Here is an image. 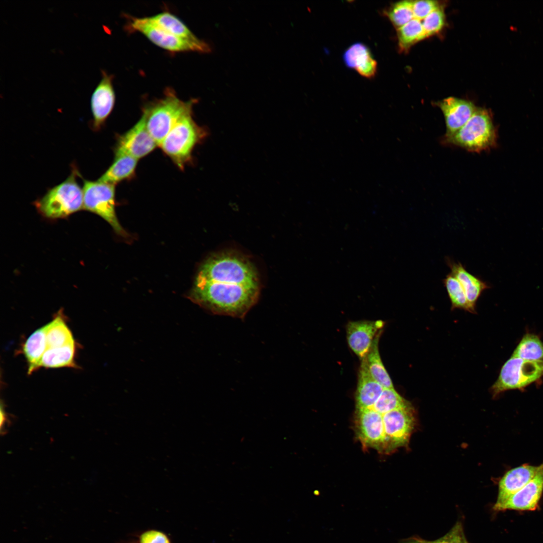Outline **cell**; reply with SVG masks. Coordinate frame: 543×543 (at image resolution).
I'll use <instances>...</instances> for the list:
<instances>
[{
    "label": "cell",
    "instance_id": "9c48e42d",
    "mask_svg": "<svg viewBox=\"0 0 543 543\" xmlns=\"http://www.w3.org/2000/svg\"><path fill=\"white\" fill-rule=\"evenodd\" d=\"M385 430L384 452L407 446L416 424L414 407L408 401L405 404L383 415Z\"/></svg>",
    "mask_w": 543,
    "mask_h": 543
},
{
    "label": "cell",
    "instance_id": "ac0fdd59",
    "mask_svg": "<svg viewBox=\"0 0 543 543\" xmlns=\"http://www.w3.org/2000/svg\"><path fill=\"white\" fill-rule=\"evenodd\" d=\"M446 262L450 272L459 281L465 291L470 305L476 311V303L482 293L490 288L488 283L469 272L461 262H455L448 257Z\"/></svg>",
    "mask_w": 543,
    "mask_h": 543
},
{
    "label": "cell",
    "instance_id": "5b68a950",
    "mask_svg": "<svg viewBox=\"0 0 543 543\" xmlns=\"http://www.w3.org/2000/svg\"><path fill=\"white\" fill-rule=\"evenodd\" d=\"M192 112L189 111L179 119L159 145L180 169L191 161L195 147L207 133L194 120Z\"/></svg>",
    "mask_w": 543,
    "mask_h": 543
},
{
    "label": "cell",
    "instance_id": "7402d4cb",
    "mask_svg": "<svg viewBox=\"0 0 543 543\" xmlns=\"http://www.w3.org/2000/svg\"><path fill=\"white\" fill-rule=\"evenodd\" d=\"M138 160L129 155L115 156L112 164L98 180L116 185L121 181L132 178L135 174Z\"/></svg>",
    "mask_w": 543,
    "mask_h": 543
},
{
    "label": "cell",
    "instance_id": "e0dca14e",
    "mask_svg": "<svg viewBox=\"0 0 543 543\" xmlns=\"http://www.w3.org/2000/svg\"><path fill=\"white\" fill-rule=\"evenodd\" d=\"M538 466L524 464L507 471L499 482L497 499L493 508H498L513 494L527 484L536 475Z\"/></svg>",
    "mask_w": 543,
    "mask_h": 543
},
{
    "label": "cell",
    "instance_id": "4fadbf2b",
    "mask_svg": "<svg viewBox=\"0 0 543 543\" xmlns=\"http://www.w3.org/2000/svg\"><path fill=\"white\" fill-rule=\"evenodd\" d=\"M101 72V79L90 98L92 128L96 131L100 130L104 125L114 109L116 101L113 75L104 70Z\"/></svg>",
    "mask_w": 543,
    "mask_h": 543
},
{
    "label": "cell",
    "instance_id": "e575fe53",
    "mask_svg": "<svg viewBox=\"0 0 543 543\" xmlns=\"http://www.w3.org/2000/svg\"><path fill=\"white\" fill-rule=\"evenodd\" d=\"M139 543H172L168 535L156 529H148L136 535Z\"/></svg>",
    "mask_w": 543,
    "mask_h": 543
},
{
    "label": "cell",
    "instance_id": "2e32d148",
    "mask_svg": "<svg viewBox=\"0 0 543 543\" xmlns=\"http://www.w3.org/2000/svg\"><path fill=\"white\" fill-rule=\"evenodd\" d=\"M437 105L443 113L446 126L444 137H448L459 130L473 114L476 106L467 100L450 97L438 102Z\"/></svg>",
    "mask_w": 543,
    "mask_h": 543
},
{
    "label": "cell",
    "instance_id": "8fae6325",
    "mask_svg": "<svg viewBox=\"0 0 543 543\" xmlns=\"http://www.w3.org/2000/svg\"><path fill=\"white\" fill-rule=\"evenodd\" d=\"M158 145L149 133L143 114L127 132L118 136L114 148L115 156L126 155L137 159L151 153Z\"/></svg>",
    "mask_w": 543,
    "mask_h": 543
},
{
    "label": "cell",
    "instance_id": "484cf974",
    "mask_svg": "<svg viewBox=\"0 0 543 543\" xmlns=\"http://www.w3.org/2000/svg\"><path fill=\"white\" fill-rule=\"evenodd\" d=\"M45 326L47 349L75 342L72 332L64 320L61 310Z\"/></svg>",
    "mask_w": 543,
    "mask_h": 543
},
{
    "label": "cell",
    "instance_id": "52a82bcc",
    "mask_svg": "<svg viewBox=\"0 0 543 543\" xmlns=\"http://www.w3.org/2000/svg\"><path fill=\"white\" fill-rule=\"evenodd\" d=\"M83 209L95 213L106 220L116 233L126 236L127 233L117 219L115 211V185L99 180L83 179Z\"/></svg>",
    "mask_w": 543,
    "mask_h": 543
},
{
    "label": "cell",
    "instance_id": "ffe728a7",
    "mask_svg": "<svg viewBox=\"0 0 543 543\" xmlns=\"http://www.w3.org/2000/svg\"><path fill=\"white\" fill-rule=\"evenodd\" d=\"M384 388L371 376L365 358L362 359L355 392L356 409H371L381 395Z\"/></svg>",
    "mask_w": 543,
    "mask_h": 543
},
{
    "label": "cell",
    "instance_id": "83f0119b",
    "mask_svg": "<svg viewBox=\"0 0 543 543\" xmlns=\"http://www.w3.org/2000/svg\"><path fill=\"white\" fill-rule=\"evenodd\" d=\"M451 302V310L460 309L470 313H476L469 304L465 291L459 281L451 273L442 280Z\"/></svg>",
    "mask_w": 543,
    "mask_h": 543
},
{
    "label": "cell",
    "instance_id": "4dcf8cb0",
    "mask_svg": "<svg viewBox=\"0 0 543 543\" xmlns=\"http://www.w3.org/2000/svg\"><path fill=\"white\" fill-rule=\"evenodd\" d=\"M408 402L394 388H384L372 409L383 415L404 405Z\"/></svg>",
    "mask_w": 543,
    "mask_h": 543
},
{
    "label": "cell",
    "instance_id": "3957f363",
    "mask_svg": "<svg viewBox=\"0 0 543 543\" xmlns=\"http://www.w3.org/2000/svg\"><path fill=\"white\" fill-rule=\"evenodd\" d=\"M79 174L73 167L72 172L62 183L49 189L46 194L34 202L38 212L48 219L65 218L83 207V194L76 176Z\"/></svg>",
    "mask_w": 543,
    "mask_h": 543
},
{
    "label": "cell",
    "instance_id": "7c38bea8",
    "mask_svg": "<svg viewBox=\"0 0 543 543\" xmlns=\"http://www.w3.org/2000/svg\"><path fill=\"white\" fill-rule=\"evenodd\" d=\"M355 427L364 446L384 451L385 435L382 414L372 408L356 409Z\"/></svg>",
    "mask_w": 543,
    "mask_h": 543
},
{
    "label": "cell",
    "instance_id": "d4e9b609",
    "mask_svg": "<svg viewBox=\"0 0 543 543\" xmlns=\"http://www.w3.org/2000/svg\"><path fill=\"white\" fill-rule=\"evenodd\" d=\"M382 330L376 336L370 349L364 358L367 369L372 378L383 388H394L392 381L385 369L379 350V341Z\"/></svg>",
    "mask_w": 543,
    "mask_h": 543
},
{
    "label": "cell",
    "instance_id": "f546056e",
    "mask_svg": "<svg viewBox=\"0 0 543 543\" xmlns=\"http://www.w3.org/2000/svg\"><path fill=\"white\" fill-rule=\"evenodd\" d=\"M386 16L397 29L414 19L412 1L398 2L385 12Z\"/></svg>",
    "mask_w": 543,
    "mask_h": 543
},
{
    "label": "cell",
    "instance_id": "ba28073f",
    "mask_svg": "<svg viewBox=\"0 0 543 543\" xmlns=\"http://www.w3.org/2000/svg\"><path fill=\"white\" fill-rule=\"evenodd\" d=\"M542 376L543 360L529 361L511 356L502 367L490 391L494 398L507 390L523 389Z\"/></svg>",
    "mask_w": 543,
    "mask_h": 543
},
{
    "label": "cell",
    "instance_id": "603a6c76",
    "mask_svg": "<svg viewBox=\"0 0 543 543\" xmlns=\"http://www.w3.org/2000/svg\"><path fill=\"white\" fill-rule=\"evenodd\" d=\"M145 18L149 22L177 37L192 42L201 41L180 19L169 12H163Z\"/></svg>",
    "mask_w": 543,
    "mask_h": 543
},
{
    "label": "cell",
    "instance_id": "5bb4252c",
    "mask_svg": "<svg viewBox=\"0 0 543 543\" xmlns=\"http://www.w3.org/2000/svg\"><path fill=\"white\" fill-rule=\"evenodd\" d=\"M384 326V322L382 320H361L347 323V342L359 358L362 359L366 356L374 338Z\"/></svg>",
    "mask_w": 543,
    "mask_h": 543
},
{
    "label": "cell",
    "instance_id": "44dd1931",
    "mask_svg": "<svg viewBox=\"0 0 543 543\" xmlns=\"http://www.w3.org/2000/svg\"><path fill=\"white\" fill-rule=\"evenodd\" d=\"M45 325L35 330L22 346L28 363V373L30 375L40 368L41 359L47 349Z\"/></svg>",
    "mask_w": 543,
    "mask_h": 543
},
{
    "label": "cell",
    "instance_id": "d6a6232c",
    "mask_svg": "<svg viewBox=\"0 0 543 543\" xmlns=\"http://www.w3.org/2000/svg\"><path fill=\"white\" fill-rule=\"evenodd\" d=\"M445 14L439 6L426 16L422 22L425 39L439 33L445 24Z\"/></svg>",
    "mask_w": 543,
    "mask_h": 543
},
{
    "label": "cell",
    "instance_id": "1f68e13d",
    "mask_svg": "<svg viewBox=\"0 0 543 543\" xmlns=\"http://www.w3.org/2000/svg\"><path fill=\"white\" fill-rule=\"evenodd\" d=\"M399 543H469L465 537L461 522H458L444 536L434 540H427L418 536L401 540Z\"/></svg>",
    "mask_w": 543,
    "mask_h": 543
},
{
    "label": "cell",
    "instance_id": "d6986e66",
    "mask_svg": "<svg viewBox=\"0 0 543 543\" xmlns=\"http://www.w3.org/2000/svg\"><path fill=\"white\" fill-rule=\"evenodd\" d=\"M343 59L347 67L355 69L362 76L372 78L377 73V62L369 48L361 43L350 46L344 53Z\"/></svg>",
    "mask_w": 543,
    "mask_h": 543
},
{
    "label": "cell",
    "instance_id": "30bf717a",
    "mask_svg": "<svg viewBox=\"0 0 543 543\" xmlns=\"http://www.w3.org/2000/svg\"><path fill=\"white\" fill-rule=\"evenodd\" d=\"M130 26L131 29L141 33L155 45L170 52L210 51L209 45L204 41L195 42L177 37L149 22L145 17L132 18Z\"/></svg>",
    "mask_w": 543,
    "mask_h": 543
},
{
    "label": "cell",
    "instance_id": "cb8c5ba5",
    "mask_svg": "<svg viewBox=\"0 0 543 543\" xmlns=\"http://www.w3.org/2000/svg\"><path fill=\"white\" fill-rule=\"evenodd\" d=\"M76 349V342L61 347L48 348L41 359L40 368H77V366L74 359Z\"/></svg>",
    "mask_w": 543,
    "mask_h": 543
},
{
    "label": "cell",
    "instance_id": "6da1fadb",
    "mask_svg": "<svg viewBox=\"0 0 543 543\" xmlns=\"http://www.w3.org/2000/svg\"><path fill=\"white\" fill-rule=\"evenodd\" d=\"M260 287L215 282L197 277L189 298L213 314L243 318L257 302Z\"/></svg>",
    "mask_w": 543,
    "mask_h": 543
},
{
    "label": "cell",
    "instance_id": "9a60e30c",
    "mask_svg": "<svg viewBox=\"0 0 543 543\" xmlns=\"http://www.w3.org/2000/svg\"><path fill=\"white\" fill-rule=\"evenodd\" d=\"M543 491V463L535 475L524 487L511 496L497 511L506 509L534 510Z\"/></svg>",
    "mask_w": 543,
    "mask_h": 543
},
{
    "label": "cell",
    "instance_id": "7a4b0ae2",
    "mask_svg": "<svg viewBox=\"0 0 543 543\" xmlns=\"http://www.w3.org/2000/svg\"><path fill=\"white\" fill-rule=\"evenodd\" d=\"M198 278L220 283L259 287L256 270L240 254L225 252L209 257L201 266Z\"/></svg>",
    "mask_w": 543,
    "mask_h": 543
},
{
    "label": "cell",
    "instance_id": "d590c367",
    "mask_svg": "<svg viewBox=\"0 0 543 543\" xmlns=\"http://www.w3.org/2000/svg\"><path fill=\"white\" fill-rule=\"evenodd\" d=\"M121 543H139V542H138V541H133L132 540V541H124L123 542H121Z\"/></svg>",
    "mask_w": 543,
    "mask_h": 543
},
{
    "label": "cell",
    "instance_id": "277c9868",
    "mask_svg": "<svg viewBox=\"0 0 543 543\" xmlns=\"http://www.w3.org/2000/svg\"><path fill=\"white\" fill-rule=\"evenodd\" d=\"M196 100H180L172 89L166 90L164 96L143 109L147 129L159 146L162 140L179 119L192 111Z\"/></svg>",
    "mask_w": 543,
    "mask_h": 543
},
{
    "label": "cell",
    "instance_id": "836d02e7",
    "mask_svg": "<svg viewBox=\"0 0 543 543\" xmlns=\"http://www.w3.org/2000/svg\"><path fill=\"white\" fill-rule=\"evenodd\" d=\"M439 7L438 2L436 1H412V10L414 18L422 21Z\"/></svg>",
    "mask_w": 543,
    "mask_h": 543
},
{
    "label": "cell",
    "instance_id": "f1b7e54d",
    "mask_svg": "<svg viewBox=\"0 0 543 543\" xmlns=\"http://www.w3.org/2000/svg\"><path fill=\"white\" fill-rule=\"evenodd\" d=\"M398 44L401 52H406L415 43L425 39L422 22L416 19L397 29Z\"/></svg>",
    "mask_w": 543,
    "mask_h": 543
},
{
    "label": "cell",
    "instance_id": "8992f818",
    "mask_svg": "<svg viewBox=\"0 0 543 543\" xmlns=\"http://www.w3.org/2000/svg\"><path fill=\"white\" fill-rule=\"evenodd\" d=\"M443 141L473 152L491 148L495 144L496 132L490 113L485 109L477 108L459 130L451 136L444 137Z\"/></svg>",
    "mask_w": 543,
    "mask_h": 543
},
{
    "label": "cell",
    "instance_id": "4316f807",
    "mask_svg": "<svg viewBox=\"0 0 543 543\" xmlns=\"http://www.w3.org/2000/svg\"><path fill=\"white\" fill-rule=\"evenodd\" d=\"M512 356L529 361L543 360V343L533 334H526L514 349Z\"/></svg>",
    "mask_w": 543,
    "mask_h": 543
}]
</instances>
